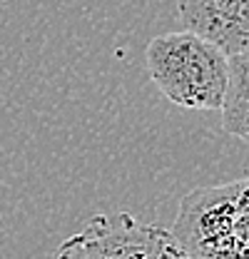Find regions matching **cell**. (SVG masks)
Instances as JSON below:
<instances>
[{
  "instance_id": "obj_1",
  "label": "cell",
  "mask_w": 249,
  "mask_h": 259,
  "mask_svg": "<svg viewBox=\"0 0 249 259\" xmlns=\"http://www.w3.org/2000/svg\"><path fill=\"white\" fill-rule=\"evenodd\" d=\"M170 232L189 259H249V177L187 192Z\"/></svg>"
},
{
  "instance_id": "obj_2",
  "label": "cell",
  "mask_w": 249,
  "mask_h": 259,
  "mask_svg": "<svg viewBox=\"0 0 249 259\" xmlns=\"http://www.w3.org/2000/svg\"><path fill=\"white\" fill-rule=\"evenodd\" d=\"M147 72L170 102L187 110H219L227 88V55L189 30L164 32L145 50Z\"/></svg>"
},
{
  "instance_id": "obj_3",
  "label": "cell",
  "mask_w": 249,
  "mask_h": 259,
  "mask_svg": "<svg viewBox=\"0 0 249 259\" xmlns=\"http://www.w3.org/2000/svg\"><path fill=\"white\" fill-rule=\"evenodd\" d=\"M53 259H189L170 229L135 220L127 212L95 214L67 237Z\"/></svg>"
},
{
  "instance_id": "obj_4",
  "label": "cell",
  "mask_w": 249,
  "mask_h": 259,
  "mask_svg": "<svg viewBox=\"0 0 249 259\" xmlns=\"http://www.w3.org/2000/svg\"><path fill=\"white\" fill-rule=\"evenodd\" d=\"M177 15L224 55L249 50V0H177Z\"/></svg>"
},
{
  "instance_id": "obj_5",
  "label": "cell",
  "mask_w": 249,
  "mask_h": 259,
  "mask_svg": "<svg viewBox=\"0 0 249 259\" xmlns=\"http://www.w3.org/2000/svg\"><path fill=\"white\" fill-rule=\"evenodd\" d=\"M219 110L224 132L249 142V50L227 55V88Z\"/></svg>"
}]
</instances>
